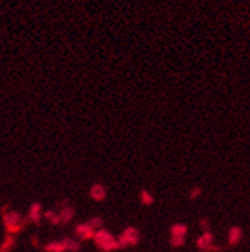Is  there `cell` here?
Segmentation results:
<instances>
[{"label": "cell", "instance_id": "obj_1", "mask_svg": "<svg viewBox=\"0 0 250 252\" xmlns=\"http://www.w3.org/2000/svg\"><path fill=\"white\" fill-rule=\"evenodd\" d=\"M95 240H97L98 246L103 248L105 251H111L112 248H117L118 246V243L114 240V237H112L106 231H98V232H95Z\"/></svg>", "mask_w": 250, "mask_h": 252}, {"label": "cell", "instance_id": "obj_2", "mask_svg": "<svg viewBox=\"0 0 250 252\" xmlns=\"http://www.w3.org/2000/svg\"><path fill=\"white\" fill-rule=\"evenodd\" d=\"M139 242V232L135 229H126L120 238V245H132Z\"/></svg>", "mask_w": 250, "mask_h": 252}, {"label": "cell", "instance_id": "obj_3", "mask_svg": "<svg viewBox=\"0 0 250 252\" xmlns=\"http://www.w3.org/2000/svg\"><path fill=\"white\" fill-rule=\"evenodd\" d=\"M91 195H92V198H95V200H103L105 198V195H106V191H105V188L102 186V185H95V186H92V189H91Z\"/></svg>", "mask_w": 250, "mask_h": 252}, {"label": "cell", "instance_id": "obj_4", "mask_svg": "<svg viewBox=\"0 0 250 252\" xmlns=\"http://www.w3.org/2000/svg\"><path fill=\"white\" fill-rule=\"evenodd\" d=\"M187 229L184 224H175L172 228V238H184Z\"/></svg>", "mask_w": 250, "mask_h": 252}, {"label": "cell", "instance_id": "obj_5", "mask_svg": "<svg viewBox=\"0 0 250 252\" xmlns=\"http://www.w3.org/2000/svg\"><path fill=\"white\" fill-rule=\"evenodd\" d=\"M241 235H243V232H241V229L240 228H232L230 229V234H229V238H230V245H236L240 242V238H241Z\"/></svg>", "mask_w": 250, "mask_h": 252}, {"label": "cell", "instance_id": "obj_6", "mask_svg": "<svg viewBox=\"0 0 250 252\" xmlns=\"http://www.w3.org/2000/svg\"><path fill=\"white\" fill-rule=\"evenodd\" d=\"M79 234L83 238H87V237H91L94 232H92V228H91L89 224H82V226H79Z\"/></svg>", "mask_w": 250, "mask_h": 252}, {"label": "cell", "instance_id": "obj_7", "mask_svg": "<svg viewBox=\"0 0 250 252\" xmlns=\"http://www.w3.org/2000/svg\"><path fill=\"white\" fill-rule=\"evenodd\" d=\"M210 243H212V235H210L209 232H206V234L201 237V240H198V246H199V248H207Z\"/></svg>", "mask_w": 250, "mask_h": 252}, {"label": "cell", "instance_id": "obj_8", "mask_svg": "<svg viewBox=\"0 0 250 252\" xmlns=\"http://www.w3.org/2000/svg\"><path fill=\"white\" fill-rule=\"evenodd\" d=\"M140 197H141V201L144 205H152V201H154V198H152V195L149 194L147 191H141V194H140Z\"/></svg>", "mask_w": 250, "mask_h": 252}, {"label": "cell", "instance_id": "obj_9", "mask_svg": "<svg viewBox=\"0 0 250 252\" xmlns=\"http://www.w3.org/2000/svg\"><path fill=\"white\" fill-rule=\"evenodd\" d=\"M31 217H32V220H39L40 219V206L39 205H32V208H31Z\"/></svg>", "mask_w": 250, "mask_h": 252}, {"label": "cell", "instance_id": "obj_10", "mask_svg": "<svg viewBox=\"0 0 250 252\" xmlns=\"http://www.w3.org/2000/svg\"><path fill=\"white\" fill-rule=\"evenodd\" d=\"M48 249L53 251V252H61V251L65 249V245L63 243H54V245H49Z\"/></svg>", "mask_w": 250, "mask_h": 252}, {"label": "cell", "instance_id": "obj_11", "mask_svg": "<svg viewBox=\"0 0 250 252\" xmlns=\"http://www.w3.org/2000/svg\"><path fill=\"white\" fill-rule=\"evenodd\" d=\"M199 194H201V191H199L198 188H195V191L192 192V198H195V197H196V195H199Z\"/></svg>", "mask_w": 250, "mask_h": 252}]
</instances>
